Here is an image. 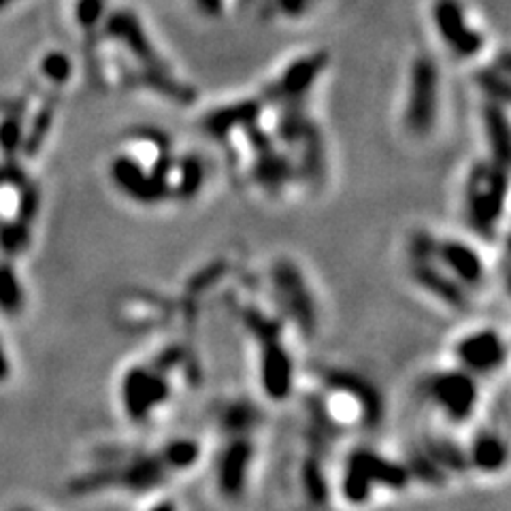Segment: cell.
<instances>
[{
  "label": "cell",
  "mask_w": 511,
  "mask_h": 511,
  "mask_svg": "<svg viewBox=\"0 0 511 511\" xmlns=\"http://www.w3.org/2000/svg\"><path fill=\"white\" fill-rule=\"evenodd\" d=\"M243 322L260 343V386L271 401H286L294 386V363L281 341V324L258 309H249Z\"/></svg>",
  "instance_id": "6da1fadb"
},
{
  "label": "cell",
  "mask_w": 511,
  "mask_h": 511,
  "mask_svg": "<svg viewBox=\"0 0 511 511\" xmlns=\"http://www.w3.org/2000/svg\"><path fill=\"white\" fill-rule=\"evenodd\" d=\"M507 166L482 160L471 169L465 188V214L471 229L490 235L507 203Z\"/></svg>",
  "instance_id": "7a4b0ae2"
},
{
  "label": "cell",
  "mask_w": 511,
  "mask_h": 511,
  "mask_svg": "<svg viewBox=\"0 0 511 511\" xmlns=\"http://www.w3.org/2000/svg\"><path fill=\"white\" fill-rule=\"evenodd\" d=\"M329 397L324 405V418L339 424V422H360V424L373 426L380 424L383 405L373 383L363 380L356 373L348 371H332L326 377Z\"/></svg>",
  "instance_id": "3957f363"
},
{
  "label": "cell",
  "mask_w": 511,
  "mask_h": 511,
  "mask_svg": "<svg viewBox=\"0 0 511 511\" xmlns=\"http://www.w3.org/2000/svg\"><path fill=\"white\" fill-rule=\"evenodd\" d=\"M411 482L409 469L397 460L386 458L373 449L360 448L348 458L341 477V494L349 503H366L375 488L403 490Z\"/></svg>",
  "instance_id": "277c9868"
},
{
  "label": "cell",
  "mask_w": 511,
  "mask_h": 511,
  "mask_svg": "<svg viewBox=\"0 0 511 511\" xmlns=\"http://www.w3.org/2000/svg\"><path fill=\"white\" fill-rule=\"evenodd\" d=\"M173 397L171 377L152 364H132L120 381L121 409L135 424L147 422Z\"/></svg>",
  "instance_id": "5b68a950"
},
{
  "label": "cell",
  "mask_w": 511,
  "mask_h": 511,
  "mask_svg": "<svg viewBox=\"0 0 511 511\" xmlns=\"http://www.w3.org/2000/svg\"><path fill=\"white\" fill-rule=\"evenodd\" d=\"M424 397L435 405L441 415L454 424L471 420L480 403V386L477 377L465 369L437 371L426 377Z\"/></svg>",
  "instance_id": "8992f818"
},
{
  "label": "cell",
  "mask_w": 511,
  "mask_h": 511,
  "mask_svg": "<svg viewBox=\"0 0 511 511\" xmlns=\"http://www.w3.org/2000/svg\"><path fill=\"white\" fill-rule=\"evenodd\" d=\"M439 113V71L435 60L420 55L409 71L407 101H405L403 121L415 137H424L435 128Z\"/></svg>",
  "instance_id": "52a82bcc"
},
{
  "label": "cell",
  "mask_w": 511,
  "mask_h": 511,
  "mask_svg": "<svg viewBox=\"0 0 511 511\" xmlns=\"http://www.w3.org/2000/svg\"><path fill=\"white\" fill-rule=\"evenodd\" d=\"M431 13L437 37L457 58L471 60L482 54L486 37L471 21L463 0H435Z\"/></svg>",
  "instance_id": "ba28073f"
},
{
  "label": "cell",
  "mask_w": 511,
  "mask_h": 511,
  "mask_svg": "<svg viewBox=\"0 0 511 511\" xmlns=\"http://www.w3.org/2000/svg\"><path fill=\"white\" fill-rule=\"evenodd\" d=\"M103 32L107 38L115 41L124 52L130 55V60L137 66L135 69L147 71H171L169 64L164 63L163 55L149 38L146 26L138 20L137 13L128 9L111 11L103 20Z\"/></svg>",
  "instance_id": "9c48e42d"
},
{
  "label": "cell",
  "mask_w": 511,
  "mask_h": 511,
  "mask_svg": "<svg viewBox=\"0 0 511 511\" xmlns=\"http://www.w3.org/2000/svg\"><path fill=\"white\" fill-rule=\"evenodd\" d=\"M109 177L113 186L118 188V192L138 205L152 207V205L171 198L169 181L160 180L158 175L152 173V169L132 152L120 154L111 160Z\"/></svg>",
  "instance_id": "30bf717a"
},
{
  "label": "cell",
  "mask_w": 511,
  "mask_h": 511,
  "mask_svg": "<svg viewBox=\"0 0 511 511\" xmlns=\"http://www.w3.org/2000/svg\"><path fill=\"white\" fill-rule=\"evenodd\" d=\"M271 277H273L280 305L288 311L298 331L303 335H314L315 326H318V309H315L314 294L309 292L307 280L301 269L290 260H280Z\"/></svg>",
  "instance_id": "8fae6325"
},
{
  "label": "cell",
  "mask_w": 511,
  "mask_h": 511,
  "mask_svg": "<svg viewBox=\"0 0 511 511\" xmlns=\"http://www.w3.org/2000/svg\"><path fill=\"white\" fill-rule=\"evenodd\" d=\"M454 356L460 369L469 371L471 375H490L507 360V343L494 329L471 331L457 341Z\"/></svg>",
  "instance_id": "7c38bea8"
},
{
  "label": "cell",
  "mask_w": 511,
  "mask_h": 511,
  "mask_svg": "<svg viewBox=\"0 0 511 511\" xmlns=\"http://www.w3.org/2000/svg\"><path fill=\"white\" fill-rule=\"evenodd\" d=\"M326 54H309L303 58L294 60L277 80L266 88V101H273L275 105H301L303 98L311 92L315 81L326 71Z\"/></svg>",
  "instance_id": "4fadbf2b"
},
{
  "label": "cell",
  "mask_w": 511,
  "mask_h": 511,
  "mask_svg": "<svg viewBox=\"0 0 511 511\" xmlns=\"http://www.w3.org/2000/svg\"><path fill=\"white\" fill-rule=\"evenodd\" d=\"M256 449L247 435H232L230 443L222 449L215 463V482L224 497L241 498L246 494L249 471H252Z\"/></svg>",
  "instance_id": "5bb4252c"
},
{
  "label": "cell",
  "mask_w": 511,
  "mask_h": 511,
  "mask_svg": "<svg viewBox=\"0 0 511 511\" xmlns=\"http://www.w3.org/2000/svg\"><path fill=\"white\" fill-rule=\"evenodd\" d=\"M435 260L466 290L482 286L486 280V263L482 254L460 239H437Z\"/></svg>",
  "instance_id": "9a60e30c"
},
{
  "label": "cell",
  "mask_w": 511,
  "mask_h": 511,
  "mask_svg": "<svg viewBox=\"0 0 511 511\" xmlns=\"http://www.w3.org/2000/svg\"><path fill=\"white\" fill-rule=\"evenodd\" d=\"M411 277H414V281L418 283L420 288H424L431 297L449 305V307L465 309L466 303H469L466 288L460 286V283L437 263L435 256L422 260H411Z\"/></svg>",
  "instance_id": "2e32d148"
},
{
  "label": "cell",
  "mask_w": 511,
  "mask_h": 511,
  "mask_svg": "<svg viewBox=\"0 0 511 511\" xmlns=\"http://www.w3.org/2000/svg\"><path fill=\"white\" fill-rule=\"evenodd\" d=\"M260 111H263L260 101H241L218 107L203 118V130L215 141H229L232 132H246L249 126L258 124Z\"/></svg>",
  "instance_id": "e0dca14e"
},
{
  "label": "cell",
  "mask_w": 511,
  "mask_h": 511,
  "mask_svg": "<svg viewBox=\"0 0 511 511\" xmlns=\"http://www.w3.org/2000/svg\"><path fill=\"white\" fill-rule=\"evenodd\" d=\"M466 465L473 466L484 475L498 473L507 465L509 449L503 437H498L497 432L482 431L480 435L473 437L469 449H466Z\"/></svg>",
  "instance_id": "ac0fdd59"
},
{
  "label": "cell",
  "mask_w": 511,
  "mask_h": 511,
  "mask_svg": "<svg viewBox=\"0 0 511 511\" xmlns=\"http://www.w3.org/2000/svg\"><path fill=\"white\" fill-rule=\"evenodd\" d=\"M482 118H484V132L488 147H490V160L503 166H509L511 130L505 105L488 101L484 105V113H482Z\"/></svg>",
  "instance_id": "d6986e66"
},
{
  "label": "cell",
  "mask_w": 511,
  "mask_h": 511,
  "mask_svg": "<svg viewBox=\"0 0 511 511\" xmlns=\"http://www.w3.org/2000/svg\"><path fill=\"white\" fill-rule=\"evenodd\" d=\"M205 183V166L198 155H186L175 160L173 173H171V198L190 201L201 192Z\"/></svg>",
  "instance_id": "ffe728a7"
},
{
  "label": "cell",
  "mask_w": 511,
  "mask_h": 511,
  "mask_svg": "<svg viewBox=\"0 0 511 511\" xmlns=\"http://www.w3.org/2000/svg\"><path fill=\"white\" fill-rule=\"evenodd\" d=\"M55 109H58V96L54 94V96H49L47 101L41 105V109L35 113L30 130H28V135H24V143H21V147H24V154L28 155V158H35V155L38 154V149H41L43 143H46L49 130H52V126H54Z\"/></svg>",
  "instance_id": "44dd1931"
},
{
  "label": "cell",
  "mask_w": 511,
  "mask_h": 511,
  "mask_svg": "<svg viewBox=\"0 0 511 511\" xmlns=\"http://www.w3.org/2000/svg\"><path fill=\"white\" fill-rule=\"evenodd\" d=\"M160 457L171 469V473H180V471H190L194 465L201 460V446L194 439H173L166 443L164 448L158 449Z\"/></svg>",
  "instance_id": "7402d4cb"
},
{
  "label": "cell",
  "mask_w": 511,
  "mask_h": 511,
  "mask_svg": "<svg viewBox=\"0 0 511 511\" xmlns=\"http://www.w3.org/2000/svg\"><path fill=\"white\" fill-rule=\"evenodd\" d=\"M24 288L11 263H0V311L7 315H20L24 309Z\"/></svg>",
  "instance_id": "603a6c76"
},
{
  "label": "cell",
  "mask_w": 511,
  "mask_h": 511,
  "mask_svg": "<svg viewBox=\"0 0 511 511\" xmlns=\"http://www.w3.org/2000/svg\"><path fill=\"white\" fill-rule=\"evenodd\" d=\"M30 246V224L13 220L0 229V247L9 256H18Z\"/></svg>",
  "instance_id": "cb8c5ba5"
},
{
  "label": "cell",
  "mask_w": 511,
  "mask_h": 511,
  "mask_svg": "<svg viewBox=\"0 0 511 511\" xmlns=\"http://www.w3.org/2000/svg\"><path fill=\"white\" fill-rule=\"evenodd\" d=\"M41 73L54 86H64L71 80V75H73V63L63 52H49L41 63Z\"/></svg>",
  "instance_id": "d4e9b609"
},
{
  "label": "cell",
  "mask_w": 511,
  "mask_h": 511,
  "mask_svg": "<svg viewBox=\"0 0 511 511\" xmlns=\"http://www.w3.org/2000/svg\"><path fill=\"white\" fill-rule=\"evenodd\" d=\"M24 143V124H21V115L11 113L0 121V149L4 155H13Z\"/></svg>",
  "instance_id": "484cf974"
},
{
  "label": "cell",
  "mask_w": 511,
  "mask_h": 511,
  "mask_svg": "<svg viewBox=\"0 0 511 511\" xmlns=\"http://www.w3.org/2000/svg\"><path fill=\"white\" fill-rule=\"evenodd\" d=\"M107 15V0H77L75 18L83 30H94Z\"/></svg>",
  "instance_id": "4316f807"
},
{
  "label": "cell",
  "mask_w": 511,
  "mask_h": 511,
  "mask_svg": "<svg viewBox=\"0 0 511 511\" xmlns=\"http://www.w3.org/2000/svg\"><path fill=\"white\" fill-rule=\"evenodd\" d=\"M38 207H41V192H38L37 183H24L20 188V205L18 215L15 220L24 222V224H32L38 215Z\"/></svg>",
  "instance_id": "83f0119b"
},
{
  "label": "cell",
  "mask_w": 511,
  "mask_h": 511,
  "mask_svg": "<svg viewBox=\"0 0 511 511\" xmlns=\"http://www.w3.org/2000/svg\"><path fill=\"white\" fill-rule=\"evenodd\" d=\"M303 482H305V490L314 501L324 503L329 498V490H326V482H324V473H322L320 465L309 463L305 466L303 471Z\"/></svg>",
  "instance_id": "f1b7e54d"
},
{
  "label": "cell",
  "mask_w": 511,
  "mask_h": 511,
  "mask_svg": "<svg viewBox=\"0 0 511 511\" xmlns=\"http://www.w3.org/2000/svg\"><path fill=\"white\" fill-rule=\"evenodd\" d=\"M275 7L281 11L288 18H298L309 7V0H273Z\"/></svg>",
  "instance_id": "f546056e"
},
{
  "label": "cell",
  "mask_w": 511,
  "mask_h": 511,
  "mask_svg": "<svg viewBox=\"0 0 511 511\" xmlns=\"http://www.w3.org/2000/svg\"><path fill=\"white\" fill-rule=\"evenodd\" d=\"M194 7L201 11L203 15H207V18L215 20L224 13L226 0H194Z\"/></svg>",
  "instance_id": "4dcf8cb0"
},
{
  "label": "cell",
  "mask_w": 511,
  "mask_h": 511,
  "mask_svg": "<svg viewBox=\"0 0 511 511\" xmlns=\"http://www.w3.org/2000/svg\"><path fill=\"white\" fill-rule=\"evenodd\" d=\"M11 375V364L7 358V352H4L3 343H0V381H7Z\"/></svg>",
  "instance_id": "1f68e13d"
},
{
  "label": "cell",
  "mask_w": 511,
  "mask_h": 511,
  "mask_svg": "<svg viewBox=\"0 0 511 511\" xmlns=\"http://www.w3.org/2000/svg\"><path fill=\"white\" fill-rule=\"evenodd\" d=\"M13 3V0H0V9H4V7H9V4Z\"/></svg>",
  "instance_id": "d6a6232c"
},
{
  "label": "cell",
  "mask_w": 511,
  "mask_h": 511,
  "mask_svg": "<svg viewBox=\"0 0 511 511\" xmlns=\"http://www.w3.org/2000/svg\"><path fill=\"white\" fill-rule=\"evenodd\" d=\"M0 181H3V175H0Z\"/></svg>",
  "instance_id": "836d02e7"
}]
</instances>
